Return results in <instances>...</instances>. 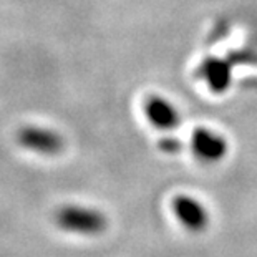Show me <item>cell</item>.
I'll return each instance as SVG.
<instances>
[{
    "label": "cell",
    "instance_id": "1",
    "mask_svg": "<svg viewBox=\"0 0 257 257\" xmlns=\"http://www.w3.org/2000/svg\"><path fill=\"white\" fill-rule=\"evenodd\" d=\"M191 150L194 156L204 163L221 161L227 153V141L224 136L207 128H196L191 136Z\"/></svg>",
    "mask_w": 257,
    "mask_h": 257
},
{
    "label": "cell",
    "instance_id": "2",
    "mask_svg": "<svg viewBox=\"0 0 257 257\" xmlns=\"http://www.w3.org/2000/svg\"><path fill=\"white\" fill-rule=\"evenodd\" d=\"M173 211L179 222L189 231L199 232L202 229H206L207 222H209L206 207L198 199L191 198V196H178L173 201Z\"/></svg>",
    "mask_w": 257,
    "mask_h": 257
},
{
    "label": "cell",
    "instance_id": "3",
    "mask_svg": "<svg viewBox=\"0 0 257 257\" xmlns=\"http://www.w3.org/2000/svg\"><path fill=\"white\" fill-rule=\"evenodd\" d=\"M145 113L148 121L160 130H173L181 121V116H179L176 106L171 101H168L166 98L158 95H151L146 98Z\"/></svg>",
    "mask_w": 257,
    "mask_h": 257
},
{
    "label": "cell",
    "instance_id": "4",
    "mask_svg": "<svg viewBox=\"0 0 257 257\" xmlns=\"http://www.w3.org/2000/svg\"><path fill=\"white\" fill-rule=\"evenodd\" d=\"M198 75H199V78L206 81L209 90L214 93L226 91L229 88V85H231V78H232L229 63L216 57L206 58L204 62L201 63Z\"/></svg>",
    "mask_w": 257,
    "mask_h": 257
},
{
    "label": "cell",
    "instance_id": "5",
    "mask_svg": "<svg viewBox=\"0 0 257 257\" xmlns=\"http://www.w3.org/2000/svg\"><path fill=\"white\" fill-rule=\"evenodd\" d=\"M65 226L80 232H100L105 229V217L96 211L88 209H70L62 216Z\"/></svg>",
    "mask_w": 257,
    "mask_h": 257
}]
</instances>
